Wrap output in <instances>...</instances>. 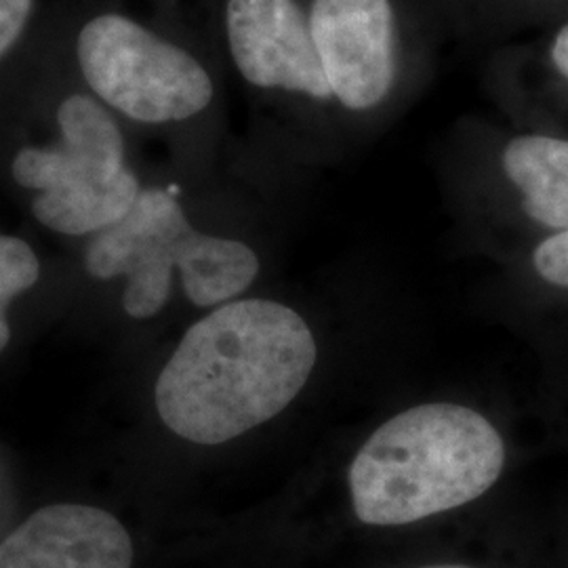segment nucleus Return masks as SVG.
<instances>
[{"label":"nucleus","mask_w":568,"mask_h":568,"mask_svg":"<svg viewBox=\"0 0 568 568\" xmlns=\"http://www.w3.org/2000/svg\"><path fill=\"white\" fill-rule=\"evenodd\" d=\"M316 339L288 305H222L183 335L156 382L164 426L196 445H222L274 419L304 389Z\"/></svg>","instance_id":"f257e3e1"},{"label":"nucleus","mask_w":568,"mask_h":568,"mask_svg":"<svg viewBox=\"0 0 568 568\" xmlns=\"http://www.w3.org/2000/svg\"><path fill=\"white\" fill-rule=\"evenodd\" d=\"M506 466L497 427L469 406L403 410L356 453L349 497L361 523L400 527L483 497Z\"/></svg>","instance_id":"f03ea898"},{"label":"nucleus","mask_w":568,"mask_h":568,"mask_svg":"<svg viewBox=\"0 0 568 568\" xmlns=\"http://www.w3.org/2000/svg\"><path fill=\"white\" fill-rule=\"evenodd\" d=\"M345 135L398 119L434 79L448 34L438 0H304Z\"/></svg>","instance_id":"7ed1b4c3"},{"label":"nucleus","mask_w":568,"mask_h":568,"mask_svg":"<svg viewBox=\"0 0 568 568\" xmlns=\"http://www.w3.org/2000/svg\"><path fill=\"white\" fill-rule=\"evenodd\" d=\"M260 267L248 244L194 227L180 199L164 187H143L131 211L95 234L87 251L91 276L126 278L122 305L133 318L163 310L173 270H180L187 300L209 307L241 295Z\"/></svg>","instance_id":"20e7f679"},{"label":"nucleus","mask_w":568,"mask_h":568,"mask_svg":"<svg viewBox=\"0 0 568 568\" xmlns=\"http://www.w3.org/2000/svg\"><path fill=\"white\" fill-rule=\"evenodd\" d=\"M74 55L87 91L124 121L180 131L220 114L222 84L209 58L131 16L84 21Z\"/></svg>","instance_id":"39448f33"},{"label":"nucleus","mask_w":568,"mask_h":568,"mask_svg":"<svg viewBox=\"0 0 568 568\" xmlns=\"http://www.w3.org/2000/svg\"><path fill=\"white\" fill-rule=\"evenodd\" d=\"M55 122L60 143L21 148L13 180L39 192L32 213L44 227L95 236L121 222L143 190L126 166L119 116L89 91H77L61 98Z\"/></svg>","instance_id":"423d86ee"},{"label":"nucleus","mask_w":568,"mask_h":568,"mask_svg":"<svg viewBox=\"0 0 568 568\" xmlns=\"http://www.w3.org/2000/svg\"><path fill=\"white\" fill-rule=\"evenodd\" d=\"M217 26L225 60L272 121L302 140L345 138L304 0H217Z\"/></svg>","instance_id":"0eeeda50"},{"label":"nucleus","mask_w":568,"mask_h":568,"mask_svg":"<svg viewBox=\"0 0 568 568\" xmlns=\"http://www.w3.org/2000/svg\"><path fill=\"white\" fill-rule=\"evenodd\" d=\"M133 546L121 523L91 506H49L0 544V568H131Z\"/></svg>","instance_id":"6e6552de"},{"label":"nucleus","mask_w":568,"mask_h":568,"mask_svg":"<svg viewBox=\"0 0 568 568\" xmlns=\"http://www.w3.org/2000/svg\"><path fill=\"white\" fill-rule=\"evenodd\" d=\"M497 169L516 190L528 222L568 230V140L548 133H514L493 148Z\"/></svg>","instance_id":"1a4fd4ad"},{"label":"nucleus","mask_w":568,"mask_h":568,"mask_svg":"<svg viewBox=\"0 0 568 568\" xmlns=\"http://www.w3.org/2000/svg\"><path fill=\"white\" fill-rule=\"evenodd\" d=\"M445 13L448 34L476 49L478 42L499 34L527 2L554 0H438Z\"/></svg>","instance_id":"9d476101"},{"label":"nucleus","mask_w":568,"mask_h":568,"mask_svg":"<svg viewBox=\"0 0 568 568\" xmlns=\"http://www.w3.org/2000/svg\"><path fill=\"white\" fill-rule=\"evenodd\" d=\"M41 276V264L32 246L18 236L0 234V352L11 339L7 305L20 293L32 288Z\"/></svg>","instance_id":"9b49d317"},{"label":"nucleus","mask_w":568,"mask_h":568,"mask_svg":"<svg viewBox=\"0 0 568 568\" xmlns=\"http://www.w3.org/2000/svg\"><path fill=\"white\" fill-rule=\"evenodd\" d=\"M532 267L546 283L568 291V230L556 232L535 246Z\"/></svg>","instance_id":"f8f14e48"},{"label":"nucleus","mask_w":568,"mask_h":568,"mask_svg":"<svg viewBox=\"0 0 568 568\" xmlns=\"http://www.w3.org/2000/svg\"><path fill=\"white\" fill-rule=\"evenodd\" d=\"M34 9L37 0H0V61L20 44Z\"/></svg>","instance_id":"ddd939ff"},{"label":"nucleus","mask_w":568,"mask_h":568,"mask_svg":"<svg viewBox=\"0 0 568 568\" xmlns=\"http://www.w3.org/2000/svg\"><path fill=\"white\" fill-rule=\"evenodd\" d=\"M548 60L556 77L568 84V20L554 32L549 41Z\"/></svg>","instance_id":"4468645a"},{"label":"nucleus","mask_w":568,"mask_h":568,"mask_svg":"<svg viewBox=\"0 0 568 568\" xmlns=\"http://www.w3.org/2000/svg\"><path fill=\"white\" fill-rule=\"evenodd\" d=\"M427 568H467V567H427Z\"/></svg>","instance_id":"2eb2a0df"}]
</instances>
